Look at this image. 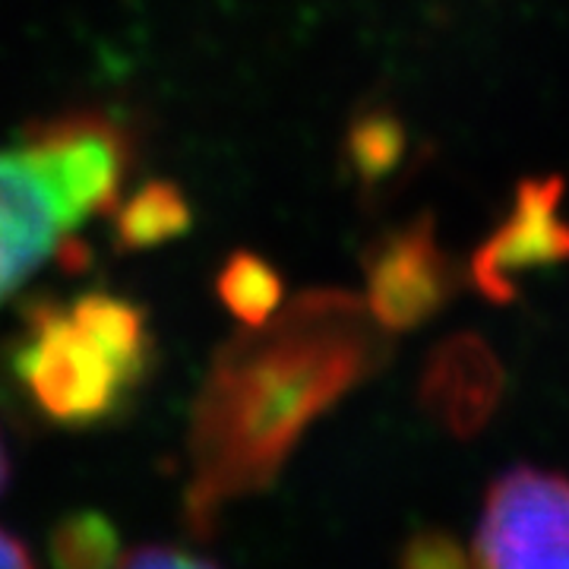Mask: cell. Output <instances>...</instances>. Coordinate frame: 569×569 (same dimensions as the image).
Masks as SVG:
<instances>
[{"instance_id": "obj_10", "label": "cell", "mask_w": 569, "mask_h": 569, "mask_svg": "<svg viewBox=\"0 0 569 569\" xmlns=\"http://www.w3.org/2000/svg\"><path fill=\"white\" fill-rule=\"evenodd\" d=\"M7 471H10V462H7V452H3V443H0V490L7 485Z\"/></svg>"}, {"instance_id": "obj_1", "label": "cell", "mask_w": 569, "mask_h": 569, "mask_svg": "<svg viewBox=\"0 0 569 569\" xmlns=\"http://www.w3.org/2000/svg\"><path fill=\"white\" fill-rule=\"evenodd\" d=\"M10 377L48 425L86 430L121 418L152 370V326L130 298L82 291L29 307L7 351Z\"/></svg>"}, {"instance_id": "obj_9", "label": "cell", "mask_w": 569, "mask_h": 569, "mask_svg": "<svg viewBox=\"0 0 569 569\" xmlns=\"http://www.w3.org/2000/svg\"><path fill=\"white\" fill-rule=\"evenodd\" d=\"M32 557L17 535L0 529V567H29Z\"/></svg>"}, {"instance_id": "obj_3", "label": "cell", "mask_w": 569, "mask_h": 569, "mask_svg": "<svg viewBox=\"0 0 569 569\" xmlns=\"http://www.w3.org/2000/svg\"><path fill=\"white\" fill-rule=\"evenodd\" d=\"M130 162L121 127L80 114L0 149V305L92 216L118 203Z\"/></svg>"}, {"instance_id": "obj_4", "label": "cell", "mask_w": 569, "mask_h": 569, "mask_svg": "<svg viewBox=\"0 0 569 569\" xmlns=\"http://www.w3.org/2000/svg\"><path fill=\"white\" fill-rule=\"evenodd\" d=\"M475 560L485 567H569V481L541 468H512L488 490Z\"/></svg>"}, {"instance_id": "obj_6", "label": "cell", "mask_w": 569, "mask_h": 569, "mask_svg": "<svg viewBox=\"0 0 569 569\" xmlns=\"http://www.w3.org/2000/svg\"><path fill=\"white\" fill-rule=\"evenodd\" d=\"M51 553L61 567H108L118 557V531L99 512H77L54 529Z\"/></svg>"}, {"instance_id": "obj_8", "label": "cell", "mask_w": 569, "mask_h": 569, "mask_svg": "<svg viewBox=\"0 0 569 569\" xmlns=\"http://www.w3.org/2000/svg\"><path fill=\"white\" fill-rule=\"evenodd\" d=\"M121 563H130V567L142 569H156V567H203L206 557L200 553H183V550L171 548H142L130 557H123Z\"/></svg>"}, {"instance_id": "obj_7", "label": "cell", "mask_w": 569, "mask_h": 569, "mask_svg": "<svg viewBox=\"0 0 569 569\" xmlns=\"http://www.w3.org/2000/svg\"><path fill=\"white\" fill-rule=\"evenodd\" d=\"M222 301L247 323H263L279 305V279L257 257H234L219 279Z\"/></svg>"}, {"instance_id": "obj_2", "label": "cell", "mask_w": 569, "mask_h": 569, "mask_svg": "<svg viewBox=\"0 0 569 569\" xmlns=\"http://www.w3.org/2000/svg\"><path fill=\"white\" fill-rule=\"evenodd\" d=\"M295 339L231 348L200 396L193 421L190 516L203 529L228 497L257 485L326 396V367L305 365Z\"/></svg>"}, {"instance_id": "obj_5", "label": "cell", "mask_w": 569, "mask_h": 569, "mask_svg": "<svg viewBox=\"0 0 569 569\" xmlns=\"http://www.w3.org/2000/svg\"><path fill=\"white\" fill-rule=\"evenodd\" d=\"M190 228V206L171 183H149L140 193H133L118 216L114 234L118 244L127 250L164 244L181 238Z\"/></svg>"}]
</instances>
